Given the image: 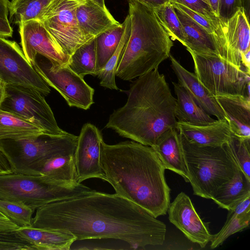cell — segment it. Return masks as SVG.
I'll return each mask as SVG.
<instances>
[{"label":"cell","mask_w":250,"mask_h":250,"mask_svg":"<svg viewBox=\"0 0 250 250\" xmlns=\"http://www.w3.org/2000/svg\"><path fill=\"white\" fill-rule=\"evenodd\" d=\"M156 218L116 193L95 190L39 208L30 227L67 232L76 241L118 239L137 249L164 243L166 226Z\"/></svg>","instance_id":"1"},{"label":"cell","mask_w":250,"mask_h":250,"mask_svg":"<svg viewBox=\"0 0 250 250\" xmlns=\"http://www.w3.org/2000/svg\"><path fill=\"white\" fill-rule=\"evenodd\" d=\"M101 165L115 193L155 218L167 214L170 189L166 169L151 146L133 141L108 145L103 140Z\"/></svg>","instance_id":"2"},{"label":"cell","mask_w":250,"mask_h":250,"mask_svg":"<svg viewBox=\"0 0 250 250\" xmlns=\"http://www.w3.org/2000/svg\"><path fill=\"white\" fill-rule=\"evenodd\" d=\"M126 93V103L110 115L105 128L150 146L166 131L176 128V99L158 68L138 77Z\"/></svg>","instance_id":"3"},{"label":"cell","mask_w":250,"mask_h":250,"mask_svg":"<svg viewBox=\"0 0 250 250\" xmlns=\"http://www.w3.org/2000/svg\"><path fill=\"white\" fill-rule=\"evenodd\" d=\"M131 22L129 38L120 56L116 76L130 81L155 69L169 57L173 41L151 7L127 0Z\"/></svg>","instance_id":"4"},{"label":"cell","mask_w":250,"mask_h":250,"mask_svg":"<svg viewBox=\"0 0 250 250\" xmlns=\"http://www.w3.org/2000/svg\"><path fill=\"white\" fill-rule=\"evenodd\" d=\"M179 135L194 194L212 200L217 189L231 179L239 168L226 143L199 146L189 142L180 133Z\"/></svg>","instance_id":"5"},{"label":"cell","mask_w":250,"mask_h":250,"mask_svg":"<svg viewBox=\"0 0 250 250\" xmlns=\"http://www.w3.org/2000/svg\"><path fill=\"white\" fill-rule=\"evenodd\" d=\"M95 190L81 183L64 184L41 175L13 172L0 175V199L21 203L34 210Z\"/></svg>","instance_id":"6"},{"label":"cell","mask_w":250,"mask_h":250,"mask_svg":"<svg viewBox=\"0 0 250 250\" xmlns=\"http://www.w3.org/2000/svg\"><path fill=\"white\" fill-rule=\"evenodd\" d=\"M78 136L42 134L20 140H0V149L7 159L13 173L29 175L34 167L55 155L75 153Z\"/></svg>","instance_id":"7"},{"label":"cell","mask_w":250,"mask_h":250,"mask_svg":"<svg viewBox=\"0 0 250 250\" xmlns=\"http://www.w3.org/2000/svg\"><path fill=\"white\" fill-rule=\"evenodd\" d=\"M194 73L199 82L214 96H250V74L244 69L214 54L190 49Z\"/></svg>","instance_id":"8"},{"label":"cell","mask_w":250,"mask_h":250,"mask_svg":"<svg viewBox=\"0 0 250 250\" xmlns=\"http://www.w3.org/2000/svg\"><path fill=\"white\" fill-rule=\"evenodd\" d=\"M0 109L21 117L46 134L63 135L68 133L58 126L44 96L33 89L5 84Z\"/></svg>","instance_id":"9"},{"label":"cell","mask_w":250,"mask_h":250,"mask_svg":"<svg viewBox=\"0 0 250 250\" xmlns=\"http://www.w3.org/2000/svg\"><path fill=\"white\" fill-rule=\"evenodd\" d=\"M85 1L52 0L39 20L53 39L69 56L91 39L82 32L76 15L77 7Z\"/></svg>","instance_id":"10"},{"label":"cell","mask_w":250,"mask_h":250,"mask_svg":"<svg viewBox=\"0 0 250 250\" xmlns=\"http://www.w3.org/2000/svg\"><path fill=\"white\" fill-rule=\"evenodd\" d=\"M44 81L56 89L70 107L87 110L94 104V89L83 77L73 71L68 64L47 62L31 63Z\"/></svg>","instance_id":"11"},{"label":"cell","mask_w":250,"mask_h":250,"mask_svg":"<svg viewBox=\"0 0 250 250\" xmlns=\"http://www.w3.org/2000/svg\"><path fill=\"white\" fill-rule=\"evenodd\" d=\"M0 79L5 84L36 90L43 96L49 86L28 62L18 43L0 36Z\"/></svg>","instance_id":"12"},{"label":"cell","mask_w":250,"mask_h":250,"mask_svg":"<svg viewBox=\"0 0 250 250\" xmlns=\"http://www.w3.org/2000/svg\"><path fill=\"white\" fill-rule=\"evenodd\" d=\"M19 26L21 49L30 64L36 61L39 54L52 63L68 64L70 56L53 39L40 21H29Z\"/></svg>","instance_id":"13"},{"label":"cell","mask_w":250,"mask_h":250,"mask_svg":"<svg viewBox=\"0 0 250 250\" xmlns=\"http://www.w3.org/2000/svg\"><path fill=\"white\" fill-rule=\"evenodd\" d=\"M99 129L90 123L84 124L78 136L75 162L79 183L90 178L105 181L101 165V142Z\"/></svg>","instance_id":"14"},{"label":"cell","mask_w":250,"mask_h":250,"mask_svg":"<svg viewBox=\"0 0 250 250\" xmlns=\"http://www.w3.org/2000/svg\"><path fill=\"white\" fill-rule=\"evenodd\" d=\"M169 221L191 242L204 248L212 237L208 224L196 212L190 198L184 192L179 193L167 210Z\"/></svg>","instance_id":"15"},{"label":"cell","mask_w":250,"mask_h":250,"mask_svg":"<svg viewBox=\"0 0 250 250\" xmlns=\"http://www.w3.org/2000/svg\"><path fill=\"white\" fill-rule=\"evenodd\" d=\"M222 25L226 40V61L244 69L241 55L250 49L249 20L244 9H239Z\"/></svg>","instance_id":"16"},{"label":"cell","mask_w":250,"mask_h":250,"mask_svg":"<svg viewBox=\"0 0 250 250\" xmlns=\"http://www.w3.org/2000/svg\"><path fill=\"white\" fill-rule=\"evenodd\" d=\"M171 66L178 83L187 90L195 102L208 114L217 120L227 119V116L216 99L198 80L195 73L185 68L170 54Z\"/></svg>","instance_id":"17"},{"label":"cell","mask_w":250,"mask_h":250,"mask_svg":"<svg viewBox=\"0 0 250 250\" xmlns=\"http://www.w3.org/2000/svg\"><path fill=\"white\" fill-rule=\"evenodd\" d=\"M176 128L189 142L199 146H220L233 135L227 119L203 125L177 121Z\"/></svg>","instance_id":"18"},{"label":"cell","mask_w":250,"mask_h":250,"mask_svg":"<svg viewBox=\"0 0 250 250\" xmlns=\"http://www.w3.org/2000/svg\"><path fill=\"white\" fill-rule=\"evenodd\" d=\"M151 147L166 169L172 171L186 182H189L179 133L176 128L164 132Z\"/></svg>","instance_id":"19"},{"label":"cell","mask_w":250,"mask_h":250,"mask_svg":"<svg viewBox=\"0 0 250 250\" xmlns=\"http://www.w3.org/2000/svg\"><path fill=\"white\" fill-rule=\"evenodd\" d=\"M76 15L82 32L89 39L95 38L121 24L107 8H103L90 0H86L77 7Z\"/></svg>","instance_id":"20"},{"label":"cell","mask_w":250,"mask_h":250,"mask_svg":"<svg viewBox=\"0 0 250 250\" xmlns=\"http://www.w3.org/2000/svg\"><path fill=\"white\" fill-rule=\"evenodd\" d=\"M215 97L227 116L233 135L250 138V97L242 95Z\"/></svg>","instance_id":"21"},{"label":"cell","mask_w":250,"mask_h":250,"mask_svg":"<svg viewBox=\"0 0 250 250\" xmlns=\"http://www.w3.org/2000/svg\"><path fill=\"white\" fill-rule=\"evenodd\" d=\"M29 175L43 176L64 184H79L75 153L58 154L46 159L37 164Z\"/></svg>","instance_id":"22"},{"label":"cell","mask_w":250,"mask_h":250,"mask_svg":"<svg viewBox=\"0 0 250 250\" xmlns=\"http://www.w3.org/2000/svg\"><path fill=\"white\" fill-rule=\"evenodd\" d=\"M172 4L182 26L185 37L184 46L186 49L197 53L219 56L213 36L188 15Z\"/></svg>","instance_id":"23"},{"label":"cell","mask_w":250,"mask_h":250,"mask_svg":"<svg viewBox=\"0 0 250 250\" xmlns=\"http://www.w3.org/2000/svg\"><path fill=\"white\" fill-rule=\"evenodd\" d=\"M15 232L37 250H68L76 241L70 233L32 227H19Z\"/></svg>","instance_id":"24"},{"label":"cell","mask_w":250,"mask_h":250,"mask_svg":"<svg viewBox=\"0 0 250 250\" xmlns=\"http://www.w3.org/2000/svg\"><path fill=\"white\" fill-rule=\"evenodd\" d=\"M177 96L174 115L177 121L203 125L215 121L205 111L179 83L172 82Z\"/></svg>","instance_id":"25"},{"label":"cell","mask_w":250,"mask_h":250,"mask_svg":"<svg viewBox=\"0 0 250 250\" xmlns=\"http://www.w3.org/2000/svg\"><path fill=\"white\" fill-rule=\"evenodd\" d=\"M250 196V180L238 169L232 178L221 186L212 200L220 208L229 210Z\"/></svg>","instance_id":"26"},{"label":"cell","mask_w":250,"mask_h":250,"mask_svg":"<svg viewBox=\"0 0 250 250\" xmlns=\"http://www.w3.org/2000/svg\"><path fill=\"white\" fill-rule=\"evenodd\" d=\"M43 133L42 129L26 120L0 109V140L27 139Z\"/></svg>","instance_id":"27"},{"label":"cell","mask_w":250,"mask_h":250,"mask_svg":"<svg viewBox=\"0 0 250 250\" xmlns=\"http://www.w3.org/2000/svg\"><path fill=\"white\" fill-rule=\"evenodd\" d=\"M127 19L117 27L95 38L96 52V76L117 49L125 31Z\"/></svg>","instance_id":"28"},{"label":"cell","mask_w":250,"mask_h":250,"mask_svg":"<svg viewBox=\"0 0 250 250\" xmlns=\"http://www.w3.org/2000/svg\"><path fill=\"white\" fill-rule=\"evenodd\" d=\"M52 0H12L8 11L10 21L17 24L40 20L45 8Z\"/></svg>","instance_id":"29"},{"label":"cell","mask_w":250,"mask_h":250,"mask_svg":"<svg viewBox=\"0 0 250 250\" xmlns=\"http://www.w3.org/2000/svg\"><path fill=\"white\" fill-rule=\"evenodd\" d=\"M95 39L92 38L78 48L70 56L68 66L75 73L84 77L96 76Z\"/></svg>","instance_id":"30"},{"label":"cell","mask_w":250,"mask_h":250,"mask_svg":"<svg viewBox=\"0 0 250 250\" xmlns=\"http://www.w3.org/2000/svg\"><path fill=\"white\" fill-rule=\"evenodd\" d=\"M126 19L125 31L117 49L96 75L100 80V85L110 89H119L115 82L116 71L120 56L129 38L131 30V22L129 15L126 16Z\"/></svg>","instance_id":"31"},{"label":"cell","mask_w":250,"mask_h":250,"mask_svg":"<svg viewBox=\"0 0 250 250\" xmlns=\"http://www.w3.org/2000/svg\"><path fill=\"white\" fill-rule=\"evenodd\" d=\"M153 10L158 21L171 40H177L184 46V33L172 3L169 2Z\"/></svg>","instance_id":"32"},{"label":"cell","mask_w":250,"mask_h":250,"mask_svg":"<svg viewBox=\"0 0 250 250\" xmlns=\"http://www.w3.org/2000/svg\"><path fill=\"white\" fill-rule=\"evenodd\" d=\"M250 222V213L239 214L232 209L229 210L224 225L217 233L212 235L210 248L218 247L229 237L248 227Z\"/></svg>","instance_id":"33"},{"label":"cell","mask_w":250,"mask_h":250,"mask_svg":"<svg viewBox=\"0 0 250 250\" xmlns=\"http://www.w3.org/2000/svg\"><path fill=\"white\" fill-rule=\"evenodd\" d=\"M226 145L238 168L250 180V138L233 135Z\"/></svg>","instance_id":"34"},{"label":"cell","mask_w":250,"mask_h":250,"mask_svg":"<svg viewBox=\"0 0 250 250\" xmlns=\"http://www.w3.org/2000/svg\"><path fill=\"white\" fill-rule=\"evenodd\" d=\"M34 210L21 203L0 199V211L19 227L31 226Z\"/></svg>","instance_id":"35"},{"label":"cell","mask_w":250,"mask_h":250,"mask_svg":"<svg viewBox=\"0 0 250 250\" xmlns=\"http://www.w3.org/2000/svg\"><path fill=\"white\" fill-rule=\"evenodd\" d=\"M0 250H37L15 231L0 233Z\"/></svg>","instance_id":"36"},{"label":"cell","mask_w":250,"mask_h":250,"mask_svg":"<svg viewBox=\"0 0 250 250\" xmlns=\"http://www.w3.org/2000/svg\"><path fill=\"white\" fill-rule=\"evenodd\" d=\"M169 2L183 5L203 16L208 20L220 21L213 12L209 5L204 0H169Z\"/></svg>","instance_id":"37"},{"label":"cell","mask_w":250,"mask_h":250,"mask_svg":"<svg viewBox=\"0 0 250 250\" xmlns=\"http://www.w3.org/2000/svg\"><path fill=\"white\" fill-rule=\"evenodd\" d=\"M240 8L241 0H219L218 17L222 23L226 22Z\"/></svg>","instance_id":"38"},{"label":"cell","mask_w":250,"mask_h":250,"mask_svg":"<svg viewBox=\"0 0 250 250\" xmlns=\"http://www.w3.org/2000/svg\"><path fill=\"white\" fill-rule=\"evenodd\" d=\"M13 30L8 20L0 17V36L4 38L12 37Z\"/></svg>","instance_id":"39"},{"label":"cell","mask_w":250,"mask_h":250,"mask_svg":"<svg viewBox=\"0 0 250 250\" xmlns=\"http://www.w3.org/2000/svg\"><path fill=\"white\" fill-rule=\"evenodd\" d=\"M19 227L8 218H0V233L15 231Z\"/></svg>","instance_id":"40"},{"label":"cell","mask_w":250,"mask_h":250,"mask_svg":"<svg viewBox=\"0 0 250 250\" xmlns=\"http://www.w3.org/2000/svg\"><path fill=\"white\" fill-rule=\"evenodd\" d=\"M13 173L9 163L0 149V175Z\"/></svg>","instance_id":"41"},{"label":"cell","mask_w":250,"mask_h":250,"mask_svg":"<svg viewBox=\"0 0 250 250\" xmlns=\"http://www.w3.org/2000/svg\"><path fill=\"white\" fill-rule=\"evenodd\" d=\"M241 65L243 68L249 74L250 72V49L241 55Z\"/></svg>","instance_id":"42"},{"label":"cell","mask_w":250,"mask_h":250,"mask_svg":"<svg viewBox=\"0 0 250 250\" xmlns=\"http://www.w3.org/2000/svg\"><path fill=\"white\" fill-rule=\"evenodd\" d=\"M146 5L155 9L161 5L167 4L169 0H137Z\"/></svg>","instance_id":"43"},{"label":"cell","mask_w":250,"mask_h":250,"mask_svg":"<svg viewBox=\"0 0 250 250\" xmlns=\"http://www.w3.org/2000/svg\"><path fill=\"white\" fill-rule=\"evenodd\" d=\"M208 1L213 12L214 13L215 16L218 17L219 0H208Z\"/></svg>","instance_id":"44"},{"label":"cell","mask_w":250,"mask_h":250,"mask_svg":"<svg viewBox=\"0 0 250 250\" xmlns=\"http://www.w3.org/2000/svg\"><path fill=\"white\" fill-rule=\"evenodd\" d=\"M242 8L244 9L247 18L250 20V0H241Z\"/></svg>","instance_id":"45"},{"label":"cell","mask_w":250,"mask_h":250,"mask_svg":"<svg viewBox=\"0 0 250 250\" xmlns=\"http://www.w3.org/2000/svg\"><path fill=\"white\" fill-rule=\"evenodd\" d=\"M5 84L2 82H0V104L3 101L5 94Z\"/></svg>","instance_id":"46"},{"label":"cell","mask_w":250,"mask_h":250,"mask_svg":"<svg viewBox=\"0 0 250 250\" xmlns=\"http://www.w3.org/2000/svg\"><path fill=\"white\" fill-rule=\"evenodd\" d=\"M94 1V2L97 3L100 6L103 8H106L105 5L104 0H90Z\"/></svg>","instance_id":"47"},{"label":"cell","mask_w":250,"mask_h":250,"mask_svg":"<svg viewBox=\"0 0 250 250\" xmlns=\"http://www.w3.org/2000/svg\"><path fill=\"white\" fill-rule=\"evenodd\" d=\"M6 217L0 211V218H6Z\"/></svg>","instance_id":"48"},{"label":"cell","mask_w":250,"mask_h":250,"mask_svg":"<svg viewBox=\"0 0 250 250\" xmlns=\"http://www.w3.org/2000/svg\"><path fill=\"white\" fill-rule=\"evenodd\" d=\"M205 0V1H206V2L208 4V0Z\"/></svg>","instance_id":"49"},{"label":"cell","mask_w":250,"mask_h":250,"mask_svg":"<svg viewBox=\"0 0 250 250\" xmlns=\"http://www.w3.org/2000/svg\"><path fill=\"white\" fill-rule=\"evenodd\" d=\"M0 82H2V81L0 80Z\"/></svg>","instance_id":"50"}]
</instances>
